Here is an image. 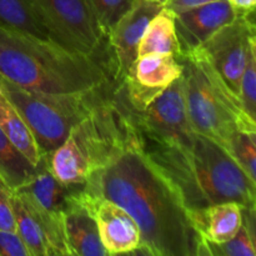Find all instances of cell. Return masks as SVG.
<instances>
[{"label":"cell","instance_id":"obj_28","mask_svg":"<svg viewBox=\"0 0 256 256\" xmlns=\"http://www.w3.org/2000/svg\"><path fill=\"white\" fill-rule=\"evenodd\" d=\"M216 2V0H165L164 8L172 10L174 14L184 10L192 9V8L200 6V5L208 4V2Z\"/></svg>","mask_w":256,"mask_h":256},{"label":"cell","instance_id":"obj_1","mask_svg":"<svg viewBox=\"0 0 256 256\" xmlns=\"http://www.w3.org/2000/svg\"><path fill=\"white\" fill-rule=\"evenodd\" d=\"M116 94V122L109 152L82 189L115 202L134 218L140 229V246L134 254L198 256L202 240L189 212L174 185L150 159L120 88Z\"/></svg>","mask_w":256,"mask_h":256},{"label":"cell","instance_id":"obj_6","mask_svg":"<svg viewBox=\"0 0 256 256\" xmlns=\"http://www.w3.org/2000/svg\"><path fill=\"white\" fill-rule=\"evenodd\" d=\"M108 84L82 94H45L20 88L0 76L2 92L29 128L40 155H50L62 144L70 129L92 110Z\"/></svg>","mask_w":256,"mask_h":256},{"label":"cell","instance_id":"obj_19","mask_svg":"<svg viewBox=\"0 0 256 256\" xmlns=\"http://www.w3.org/2000/svg\"><path fill=\"white\" fill-rule=\"evenodd\" d=\"M34 170L32 162L0 129V182L10 192H16L29 182Z\"/></svg>","mask_w":256,"mask_h":256},{"label":"cell","instance_id":"obj_20","mask_svg":"<svg viewBox=\"0 0 256 256\" xmlns=\"http://www.w3.org/2000/svg\"><path fill=\"white\" fill-rule=\"evenodd\" d=\"M10 200L16 225V234L29 252V255L49 256L44 232L35 215L30 212L18 192H10Z\"/></svg>","mask_w":256,"mask_h":256},{"label":"cell","instance_id":"obj_17","mask_svg":"<svg viewBox=\"0 0 256 256\" xmlns=\"http://www.w3.org/2000/svg\"><path fill=\"white\" fill-rule=\"evenodd\" d=\"M174 20V12L162 8L148 24L138 46V56L146 54H172L179 58Z\"/></svg>","mask_w":256,"mask_h":256},{"label":"cell","instance_id":"obj_29","mask_svg":"<svg viewBox=\"0 0 256 256\" xmlns=\"http://www.w3.org/2000/svg\"><path fill=\"white\" fill-rule=\"evenodd\" d=\"M236 15H246L255 12L256 0H228Z\"/></svg>","mask_w":256,"mask_h":256},{"label":"cell","instance_id":"obj_23","mask_svg":"<svg viewBox=\"0 0 256 256\" xmlns=\"http://www.w3.org/2000/svg\"><path fill=\"white\" fill-rule=\"evenodd\" d=\"M232 158L248 176L256 182V132H238L232 145Z\"/></svg>","mask_w":256,"mask_h":256},{"label":"cell","instance_id":"obj_18","mask_svg":"<svg viewBox=\"0 0 256 256\" xmlns=\"http://www.w3.org/2000/svg\"><path fill=\"white\" fill-rule=\"evenodd\" d=\"M0 129L12 142V145L32 162V166H35L40 159L36 142L19 112L4 96L2 89H0Z\"/></svg>","mask_w":256,"mask_h":256},{"label":"cell","instance_id":"obj_24","mask_svg":"<svg viewBox=\"0 0 256 256\" xmlns=\"http://www.w3.org/2000/svg\"><path fill=\"white\" fill-rule=\"evenodd\" d=\"M134 2L135 0H89L92 12L105 36L112 25L132 8Z\"/></svg>","mask_w":256,"mask_h":256},{"label":"cell","instance_id":"obj_27","mask_svg":"<svg viewBox=\"0 0 256 256\" xmlns=\"http://www.w3.org/2000/svg\"><path fill=\"white\" fill-rule=\"evenodd\" d=\"M0 230L16 232L14 212L10 200V190L0 182Z\"/></svg>","mask_w":256,"mask_h":256},{"label":"cell","instance_id":"obj_8","mask_svg":"<svg viewBox=\"0 0 256 256\" xmlns=\"http://www.w3.org/2000/svg\"><path fill=\"white\" fill-rule=\"evenodd\" d=\"M254 15H236L192 52L204 58L238 95L250 49L256 44Z\"/></svg>","mask_w":256,"mask_h":256},{"label":"cell","instance_id":"obj_15","mask_svg":"<svg viewBox=\"0 0 256 256\" xmlns=\"http://www.w3.org/2000/svg\"><path fill=\"white\" fill-rule=\"evenodd\" d=\"M34 168V174L29 182L16 192H26L45 212L55 218L64 219L75 186H69L55 176L50 169L49 155H40L39 162Z\"/></svg>","mask_w":256,"mask_h":256},{"label":"cell","instance_id":"obj_13","mask_svg":"<svg viewBox=\"0 0 256 256\" xmlns=\"http://www.w3.org/2000/svg\"><path fill=\"white\" fill-rule=\"evenodd\" d=\"M236 18L228 0H216L175 14V34L179 59L202 46L220 28Z\"/></svg>","mask_w":256,"mask_h":256},{"label":"cell","instance_id":"obj_10","mask_svg":"<svg viewBox=\"0 0 256 256\" xmlns=\"http://www.w3.org/2000/svg\"><path fill=\"white\" fill-rule=\"evenodd\" d=\"M132 110L138 129L148 142H174L194 132L186 115L182 75L144 109Z\"/></svg>","mask_w":256,"mask_h":256},{"label":"cell","instance_id":"obj_14","mask_svg":"<svg viewBox=\"0 0 256 256\" xmlns=\"http://www.w3.org/2000/svg\"><path fill=\"white\" fill-rule=\"evenodd\" d=\"M188 212L200 240L210 244L228 242L242 225V206L238 202H220Z\"/></svg>","mask_w":256,"mask_h":256},{"label":"cell","instance_id":"obj_26","mask_svg":"<svg viewBox=\"0 0 256 256\" xmlns=\"http://www.w3.org/2000/svg\"><path fill=\"white\" fill-rule=\"evenodd\" d=\"M0 256H30L16 232L0 230Z\"/></svg>","mask_w":256,"mask_h":256},{"label":"cell","instance_id":"obj_12","mask_svg":"<svg viewBox=\"0 0 256 256\" xmlns=\"http://www.w3.org/2000/svg\"><path fill=\"white\" fill-rule=\"evenodd\" d=\"M182 74V62L172 54L138 56L129 68L122 89L134 110H142Z\"/></svg>","mask_w":256,"mask_h":256},{"label":"cell","instance_id":"obj_4","mask_svg":"<svg viewBox=\"0 0 256 256\" xmlns=\"http://www.w3.org/2000/svg\"><path fill=\"white\" fill-rule=\"evenodd\" d=\"M182 90L190 126L232 156L238 132H256V122L239 95L198 54L182 58Z\"/></svg>","mask_w":256,"mask_h":256},{"label":"cell","instance_id":"obj_11","mask_svg":"<svg viewBox=\"0 0 256 256\" xmlns=\"http://www.w3.org/2000/svg\"><path fill=\"white\" fill-rule=\"evenodd\" d=\"M72 196L94 218L108 255L134 254L139 249V225L126 210L110 200L85 192L82 185L75 188Z\"/></svg>","mask_w":256,"mask_h":256},{"label":"cell","instance_id":"obj_2","mask_svg":"<svg viewBox=\"0 0 256 256\" xmlns=\"http://www.w3.org/2000/svg\"><path fill=\"white\" fill-rule=\"evenodd\" d=\"M142 140L150 159L174 185L188 210L228 202L256 206V182L209 138L192 132L174 142Z\"/></svg>","mask_w":256,"mask_h":256},{"label":"cell","instance_id":"obj_22","mask_svg":"<svg viewBox=\"0 0 256 256\" xmlns=\"http://www.w3.org/2000/svg\"><path fill=\"white\" fill-rule=\"evenodd\" d=\"M199 255L210 256H256L255 236L242 225L240 230L234 238L222 244H210L202 242L199 248Z\"/></svg>","mask_w":256,"mask_h":256},{"label":"cell","instance_id":"obj_16","mask_svg":"<svg viewBox=\"0 0 256 256\" xmlns=\"http://www.w3.org/2000/svg\"><path fill=\"white\" fill-rule=\"evenodd\" d=\"M64 225L65 236H66V244L70 250V255H108L106 250L104 249L102 240H100L94 218L82 204H79L74 199L72 194L70 196L69 206L64 214Z\"/></svg>","mask_w":256,"mask_h":256},{"label":"cell","instance_id":"obj_21","mask_svg":"<svg viewBox=\"0 0 256 256\" xmlns=\"http://www.w3.org/2000/svg\"><path fill=\"white\" fill-rule=\"evenodd\" d=\"M0 26L50 39L26 0H0Z\"/></svg>","mask_w":256,"mask_h":256},{"label":"cell","instance_id":"obj_25","mask_svg":"<svg viewBox=\"0 0 256 256\" xmlns=\"http://www.w3.org/2000/svg\"><path fill=\"white\" fill-rule=\"evenodd\" d=\"M239 96L248 114L255 119L256 115V44L250 49L246 66L239 85Z\"/></svg>","mask_w":256,"mask_h":256},{"label":"cell","instance_id":"obj_9","mask_svg":"<svg viewBox=\"0 0 256 256\" xmlns=\"http://www.w3.org/2000/svg\"><path fill=\"white\" fill-rule=\"evenodd\" d=\"M162 8L164 5L156 0H135L106 32L105 62L116 86H122L128 70L136 59L138 46L148 24Z\"/></svg>","mask_w":256,"mask_h":256},{"label":"cell","instance_id":"obj_7","mask_svg":"<svg viewBox=\"0 0 256 256\" xmlns=\"http://www.w3.org/2000/svg\"><path fill=\"white\" fill-rule=\"evenodd\" d=\"M26 2L50 39L68 49L102 60L99 55L102 50L105 52V46H102L105 34L92 12L89 0Z\"/></svg>","mask_w":256,"mask_h":256},{"label":"cell","instance_id":"obj_5","mask_svg":"<svg viewBox=\"0 0 256 256\" xmlns=\"http://www.w3.org/2000/svg\"><path fill=\"white\" fill-rule=\"evenodd\" d=\"M118 114L116 85L110 82L89 112L70 129L66 139L49 155L55 176L79 186L102 166L110 148Z\"/></svg>","mask_w":256,"mask_h":256},{"label":"cell","instance_id":"obj_30","mask_svg":"<svg viewBox=\"0 0 256 256\" xmlns=\"http://www.w3.org/2000/svg\"><path fill=\"white\" fill-rule=\"evenodd\" d=\"M156 2H162V5H164V2H165V0H156Z\"/></svg>","mask_w":256,"mask_h":256},{"label":"cell","instance_id":"obj_3","mask_svg":"<svg viewBox=\"0 0 256 256\" xmlns=\"http://www.w3.org/2000/svg\"><path fill=\"white\" fill-rule=\"evenodd\" d=\"M0 76L32 92L82 94L112 80L102 59L0 26Z\"/></svg>","mask_w":256,"mask_h":256}]
</instances>
